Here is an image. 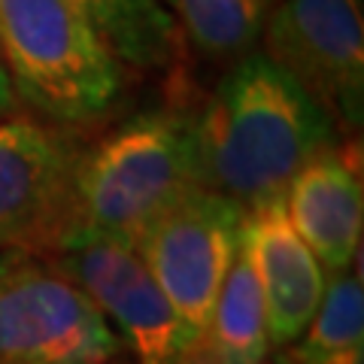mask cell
Returning <instances> with one entry per match:
<instances>
[{
    "mask_svg": "<svg viewBox=\"0 0 364 364\" xmlns=\"http://www.w3.org/2000/svg\"><path fill=\"white\" fill-rule=\"evenodd\" d=\"M243 213L231 198L198 188L155 219L136 240V252L195 337V349L240 249Z\"/></svg>",
    "mask_w": 364,
    "mask_h": 364,
    "instance_id": "7",
    "label": "cell"
},
{
    "mask_svg": "<svg viewBox=\"0 0 364 364\" xmlns=\"http://www.w3.org/2000/svg\"><path fill=\"white\" fill-rule=\"evenodd\" d=\"M122 340L88 294L18 252L0 270V364H109Z\"/></svg>",
    "mask_w": 364,
    "mask_h": 364,
    "instance_id": "5",
    "label": "cell"
},
{
    "mask_svg": "<svg viewBox=\"0 0 364 364\" xmlns=\"http://www.w3.org/2000/svg\"><path fill=\"white\" fill-rule=\"evenodd\" d=\"M264 364H270V361H264Z\"/></svg>",
    "mask_w": 364,
    "mask_h": 364,
    "instance_id": "16",
    "label": "cell"
},
{
    "mask_svg": "<svg viewBox=\"0 0 364 364\" xmlns=\"http://www.w3.org/2000/svg\"><path fill=\"white\" fill-rule=\"evenodd\" d=\"M334 136L328 112L255 49L222 76L198 116L203 186L252 210L286 195Z\"/></svg>",
    "mask_w": 364,
    "mask_h": 364,
    "instance_id": "1",
    "label": "cell"
},
{
    "mask_svg": "<svg viewBox=\"0 0 364 364\" xmlns=\"http://www.w3.org/2000/svg\"><path fill=\"white\" fill-rule=\"evenodd\" d=\"M16 255H18V252H0V270H4V267H6V264H9V261H13V258H16Z\"/></svg>",
    "mask_w": 364,
    "mask_h": 364,
    "instance_id": "15",
    "label": "cell"
},
{
    "mask_svg": "<svg viewBox=\"0 0 364 364\" xmlns=\"http://www.w3.org/2000/svg\"><path fill=\"white\" fill-rule=\"evenodd\" d=\"M0 61L52 124L82 128L119 104L124 70L64 0H0Z\"/></svg>",
    "mask_w": 364,
    "mask_h": 364,
    "instance_id": "3",
    "label": "cell"
},
{
    "mask_svg": "<svg viewBox=\"0 0 364 364\" xmlns=\"http://www.w3.org/2000/svg\"><path fill=\"white\" fill-rule=\"evenodd\" d=\"M261 55L291 76L334 128L358 131L364 116L361 0H279L261 31Z\"/></svg>",
    "mask_w": 364,
    "mask_h": 364,
    "instance_id": "6",
    "label": "cell"
},
{
    "mask_svg": "<svg viewBox=\"0 0 364 364\" xmlns=\"http://www.w3.org/2000/svg\"><path fill=\"white\" fill-rule=\"evenodd\" d=\"M203 186L198 116L149 109L79 152L70 179V228H95L136 246L155 219Z\"/></svg>",
    "mask_w": 364,
    "mask_h": 364,
    "instance_id": "2",
    "label": "cell"
},
{
    "mask_svg": "<svg viewBox=\"0 0 364 364\" xmlns=\"http://www.w3.org/2000/svg\"><path fill=\"white\" fill-rule=\"evenodd\" d=\"M282 203L291 228L325 273L337 277L358 261L364 225L358 146L355 152L337 146L318 152L289 182Z\"/></svg>",
    "mask_w": 364,
    "mask_h": 364,
    "instance_id": "10",
    "label": "cell"
},
{
    "mask_svg": "<svg viewBox=\"0 0 364 364\" xmlns=\"http://www.w3.org/2000/svg\"><path fill=\"white\" fill-rule=\"evenodd\" d=\"M270 364H364V289L361 270L328 279L316 316L294 343L273 352Z\"/></svg>",
    "mask_w": 364,
    "mask_h": 364,
    "instance_id": "12",
    "label": "cell"
},
{
    "mask_svg": "<svg viewBox=\"0 0 364 364\" xmlns=\"http://www.w3.org/2000/svg\"><path fill=\"white\" fill-rule=\"evenodd\" d=\"M240 243L264 301L270 349H282L294 343L316 316L328 289V273L291 228L282 198L243 213Z\"/></svg>",
    "mask_w": 364,
    "mask_h": 364,
    "instance_id": "9",
    "label": "cell"
},
{
    "mask_svg": "<svg viewBox=\"0 0 364 364\" xmlns=\"http://www.w3.org/2000/svg\"><path fill=\"white\" fill-rule=\"evenodd\" d=\"M267 358L270 337L264 301H261L255 270L240 243L215 294L200 343L186 364H264Z\"/></svg>",
    "mask_w": 364,
    "mask_h": 364,
    "instance_id": "11",
    "label": "cell"
},
{
    "mask_svg": "<svg viewBox=\"0 0 364 364\" xmlns=\"http://www.w3.org/2000/svg\"><path fill=\"white\" fill-rule=\"evenodd\" d=\"M79 152L58 128L0 122V252L46 249L70 228V179Z\"/></svg>",
    "mask_w": 364,
    "mask_h": 364,
    "instance_id": "8",
    "label": "cell"
},
{
    "mask_svg": "<svg viewBox=\"0 0 364 364\" xmlns=\"http://www.w3.org/2000/svg\"><path fill=\"white\" fill-rule=\"evenodd\" d=\"M52 267L88 294L134 364H186L195 337L155 282L136 246L116 234L73 225L46 246Z\"/></svg>",
    "mask_w": 364,
    "mask_h": 364,
    "instance_id": "4",
    "label": "cell"
},
{
    "mask_svg": "<svg viewBox=\"0 0 364 364\" xmlns=\"http://www.w3.org/2000/svg\"><path fill=\"white\" fill-rule=\"evenodd\" d=\"M164 6L200 55L240 61L255 52L273 0H164Z\"/></svg>",
    "mask_w": 364,
    "mask_h": 364,
    "instance_id": "13",
    "label": "cell"
},
{
    "mask_svg": "<svg viewBox=\"0 0 364 364\" xmlns=\"http://www.w3.org/2000/svg\"><path fill=\"white\" fill-rule=\"evenodd\" d=\"M16 88H13V82H9V73H6V67H4V61H0V122L4 119H9V112L16 109Z\"/></svg>",
    "mask_w": 364,
    "mask_h": 364,
    "instance_id": "14",
    "label": "cell"
}]
</instances>
